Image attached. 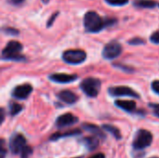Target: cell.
Listing matches in <instances>:
<instances>
[{
	"mask_svg": "<svg viewBox=\"0 0 159 158\" xmlns=\"http://www.w3.org/2000/svg\"><path fill=\"white\" fill-rule=\"evenodd\" d=\"M102 129L104 130H106L107 132L111 133L116 140H119L121 139V133H120V130L115 127V126H112V125H109V124H105V125H102Z\"/></svg>",
	"mask_w": 159,
	"mask_h": 158,
	"instance_id": "e0dca14e",
	"label": "cell"
},
{
	"mask_svg": "<svg viewBox=\"0 0 159 158\" xmlns=\"http://www.w3.org/2000/svg\"><path fill=\"white\" fill-rule=\"evenodd\" d=\"M21 158H29L31 155L33 154V149L30 146H26L22 151H21Z\"/></svg>",
	"mask_w": 159,
	"mask_h": 158,
	"instance_id": "44dd1931",
	"label": "cell"
},
{
	"mask_svg": "<svg viewBox=\"0 0 159 158\" xmlns=\"http://www.w3.org/2000/svg\"><path fill=\"white\" fill-rule=\"evenodd\" d=\"M87 59V54L81 49H69L63 52L62 60L69 64H80Z\"/></svg>",
	"mask_w": 159,
	"mask_h": 158,
	"instance_id": "5b68a950",
	"label": "cell"
},
{
	"mask_svg": "<svg viewBox=\"0 0 159 158\" xmlns=\"http://www.w3.org/2000/svg\"><path fill=\"white\" fill-rule=\"evenodd\" d=\"M76 158H82V157H80V156H79V157H76Z\"/></svg>",
	"mask_w": 159,
	"mask_h": 158,
	"instance_id": "d6a6232c",
	"label": "cell"
},
{
	"mask_svg": "<svg viewBox=\"0 0 159 158\" xmlns=\"http://www.w3.org/2000/svg\"><path fill=\"white\" fill-rule=\"evenodd\" d=\"M158 6H159V5H158Z\"/></svg>",
	"mask_w": 159,
	"mask_h": 158,
	"instance_id": "e575fe53",
	"label": "cell"
},
{
	"mask_svg": "<svg viewBox=\"0 0 159 158\" xmlns=\"http://www.w3.org/2000/svg\"><path fill=\"white\" fill-rule=\"evenodd\" d=\"M153 142V135L146 129H140L137 131L133 140L132 146L135 150H143L149 147Z\"/></svg>",
	"mask_w": 159,
	"mask_h": 158,
	"instance_id": "277c9868",
	"label": "cell"
},
{
	"mask_svg": "<svg viewBox=\"0 0 159 158\" xmlns=\"http://www.w3.org/2000/svg\"><path fill=\"white\" fill-rule=\"evenodd\" d=\"M152 158H158V157H152Z\"/></svg>",
	"mask_w": 159,
	"mask_h": 158,
	"instance_id": "836d02e7",
	"label": "cell"
},
{
	"mask_svg": "<svg viewBox=\"0 0 159 158\" xmlns=\"http://www.w3.org/2000/svg\"><path fill=\"white\" fill-rule=\"evenodd\" d=\"M129 45H134V46H138V45H143V44H145V41L142 38H139V37H135V38H132L130 39L129 42H128Z\"/></svg>",
	"mask_w": 159,
	"mask_h": 158,
	"instance_id": "7402d4cb",
	"label": "cell"
},
{
	"mask_svg": "<svg viewBox=\"0 0 159 158\" xmlns=\"http://www.w3.org/2000/svg\"><path fill=\"white\" fill-rule=\"evenodd\" d=\"M108 92L111 96L113 97H122V96H129V97H132V98H136L138 99L140 97V95L134 91L132 88H129V87H125V86H119V87H112L109 88Z\"/></svg>",
	"mask_w": 159,
	"mask_h": 158,
	"instance_id": "52a82bcc",
	"label": "cell"
},
{
	"mask_svg": "<svg viewBox=\"0 0 159 158\" xmlns=\"http://www.w3.org/2000/svg\"><path fill=\"white\" fill-rule=\"evenodd\" d=\"M151 105V107L154 109V113H155V115L159 117V104H150Z\"/></svg>",
	"mask_w": 159,
	"mask_h": 158,
	"instance_id": "83f0119b",
	"label": "cell"
},
{
	"mask_svg": "<svg viewBox=\"0 0 159 158\" xmlns=\"http://www.w3.org/2000/svg\"><path fill=\"white\" fill-rule=\"evenodd\" d=\"M105 2L112 6H124L129 2V0H105Z\"/></svg>",
	"mask_w": 159,
	"mask_h": 158,
	"instance_id": "ffe728a7",
	"label": "cell"
},
{
	"mask_svg": "<svg viewBox=\"0 0 159 158\" xmlns=\"http://www.w3.org/2000/svg\"><path fill=\"white\" fill-rule=\"evenodd\" d=\"M22 110V107L18 104V103H15V102H11L10 105H9V113L11 115H18L20 111Z\"/></svg>",
	"mask_w": 159,
	"mask_h": 158,
	"instance_id": "ac0fdd59",
	"label": "cell"
},
{
	"mask_svg": "<svg viewBox=\"0 0 159 158\" xmlns=\"http://www.w3.org/2000/svg\"><path fill=\"white\" fill-rule=\"evenodd\" d=\"M81 133L80 129H74V130H70L64 133H54L51 137H50V141H57L61 138H65V137H71V136H75V135H79Z\"/></svg>",
	"mask_w": 159,
	"mask_h": 158,
	"instance_id": "2e32d148",
	"label": "cell"
},
{
	"mask_svg": "<svg viewBox=\"0 0 159 158\" xmlns=\"http://www.w3.org/2000/svg\"><path fill=\"white\" fill-rule=\"evenodd\" d=\"M82 142L89 151H93L99 146V140L95 136L85 137L82 139Z\"/></svg>",
	"mask_w": 159,
	"mask_h": 158,
	"instance_id": "9a60e30c",
	"label": "cell"
},
{
	"mask_svg": "<svg viewBox=\"0 0 159 158\" xmlns=\"http://www.w3.org/2000/svg\"><path fill=\"white\" fill-rule=\"evenodd\" d=\"M33 91V87L30 84H23L17 86L12 90V97L18 100H25Z\"/></svg>",
	"mask_w": 159,
	"mask_h": 158,
	"instance_id": "9c48e42d",
	"label": "cell"
},
{
	"mask_svg": "<svg viewBox=\"0 0 159 158\" xmlns=\"http://www.w3.org/2000/svg\"><path fill=\"white\" fill-rule=\"evenodd\" d=\"M151 87H152V89H153L157 94H158L159 95V80H155V81H153Z\"/></svg>",
	"mask_w": 159,
	"mask_h": 158,
	"instance_id": "484cf974",
	"label": "cell"
},
{
	"mask_svg": "<svg viewBox=\"0 0 159 158\" xmlns=\"http://www.w3.org/2000/svg\"><path fill=\"white\" fill-rule=\"evenodd\" d=\"M49 79L55 83L66 84L73 82L77 79L76 74H53L49 75Z\"/></svg>",
	"mask_w": 159,
	"mask_h": 158,
	"instance_id": "8fae6325",
	"label": "cell"
},
{
	"mask_svg": "<svg viewBox=\"0 0 159 158\" xmlns=\"http://www.w3.org/2000/svg\"><path fill=\"white\" fill-rule=\"evenodd\" d=\"M82 128H83L85 130H87V131L90 132L91 134H93L95 137H99V138H101V139H104V138H105V135H104V133L102 132V129L99 128V127L96 126V125L89 124V123H84V124L82 125Z\"/></svg>",
	"mask_w": 159,
	"mask_h": 158,
	"instance_id": "5bb4252c",
	"label": "cell"
},
{
	"mask_svg": "<svg viewBox=\"0 0 159 158\" xmlns=\"http://www.w3.org/2000/svg\"><path fill=\"white\" fill-rule=\"evenodd\" d=\"M84 26L89 33H98L102 31L106 25L101 16L95 11H88L84 17Z\"/></svg>",
	"mask_w": 159,
	"mask_h": 158,
	"instance_id": "6da1fadb",
	"label": "cell"
},
{
	"mask_svg": "<svg viewBox=\"0 0 159 158\" xmlns=\"http://www.w3.org/2000/svg\"><path fill=\"white\" fill-rule=\"evenodd\" d=\"M78 118L76 116H75L73 114L71 113H67V114H64L61 116H59L56 120V126L58 128H65V127H69V126H72L74 124H75L77 122Z\"/></svg>",
	"mask_w": 159,
	"mask_h": 158,
	"instance_id": "30bf717a",
	"label": "cell"
},
{
	"mask_svg": "<svg viewBox=\"0 0 159 158\" xmlns=\"http://www.w3.org/2000/svg\"><path fill=\"white\" fill-rule=\"evenodd\" d=\"M122 52V46L116 41H111L105 45L102 50V57L106 60L117 58Z\"/></svg>",
	"mask_w": 159,
	"mask_h": 158,
	"instance_id": "8992f818",
	"label": "cell"
},
{
	"mask_svg": "<svg viewBox=\"0 0 159 158\" xmlns=\"http://www.w3.org/2000/svg\"><path fill=\"white\" fill-rule=\"evenodd\" d=\"M89 158H105V156L103 154H102V153H99V154H96V155L92 156L91 157Z\"/></svg>",
	"mask_w": 159,
	"mask_h": 158,
	"instance_id": "f546056e",
	"label": "cell"
},
{
	"mask_svg": "<svg viewBox=\"0 0 159 158\" xmlns=\"http://www.w3.org/2000/svg\"><path fill=\"white\" fill-rule=\"evenodd\" d=\"M137 7H154L157 6V3L155 1H151V0H146V1H140V2H136L134 4Z\"/></svg>",
	"mask_w": 159,
	"mask_h": 158,
	"instance_id": "d6986e66",
	"label": "cell"
},
{
	"mask_svg": "<svg viewBox=\"0 0 159 158\" xmlns=\"http://www.w3.org/2000/svg\"><path fill=\"white\" fill-rule=\"evenodd\" d=\"M150 40L154 44H159V31H157V32L152 34V35L150 37Z\"/></svg>",
	"mask_w": 159,
	"mask_h": 158,
	"instance_id": "cb8c5ba5",
	"label": "cell"
},
{
	"mask_svg": "<svg viewBox=\"0 0 159 158\" xmlns=\"http://www.w3.org/2000/svg\"><path fill=\"white\" fill-rule=\"evenodd\" d=\"M4 145H5V141L2 139L1 140V147H0V157L1 158H5L6 154H7V150Z\"/></svg>",
	"mask_w": 159,
	"mask_h": 158,
	"instance_id": "d4e9b609",
	"label": "cell"
},
{
	"mask_svg": "<svg viewBox=\"0 0 159 158\" xmlns=\"http://www.w3.org/2000/svg\"><path fill=\"white\" fill-rule=\"evenodd\" d=\"M59 15V12L57 11V12H55L50 18H49V20H48V23H47V26L48 27H50L52 24H53V22H54V20H55V19H56V17Z\"/></svg>",
	"mask_w": 159,
	"mask_h": 158,
	"instance_id": "4316f807",
	"label": "cell"
},
{
	"mask_svg": "<svg viewBox=\"0 0 159 158\" xmlns=\"http://www.w3.org/2000/svg\"><path fill=\"white\" fill-rule=\"evenodd\" d=\"M26 139L21 134L13 135L9 141V150L13 154L21 153V151L26 147Z\"/></svg>",
	"mask_w": 159,
	"mask_h": 158,
	"instance_id": "ba28073f",
	"label": "cell"
},
{
	"mask_svg": "<svg viewBox=\"0 0 159 158\" xmlns=\"http://www.w3.org/2000/svg\"><path fill=\"white\" fill-rule=\"evenodd\" d=\"M48 1H49V0H42V2H43V3H45V4L48 3Z\"/></svg>",
	"mask_w": 159,
	"mask_h": 158,
	"instance_id": "1f68e13d",
	"label": "cell"
},
{
	"mask_svg": "<svg viewBox=\"0 0 159 158\" xmlns=\"http://www.w3.org/2000/svg\"><path fill=\"white\" fill-rule=\"evenodd\" d=\"M22 50V45L18 41H9L2 51V59L6 61H21L25 58L20 55Z\"/></svg>",
	"mask_w": 159,
	"mask_h": 158,
	"instance_id": "7a4b0ae2",
	"label": "cell"
},
{
	"mask_svg": "<svg viewBox=\"0 0 159 158\" xmlns=\"http://www.w3.org/2000/svg\"><path fill=\"white\" fill-rule=\"evenodd\" d=\"M3 32L6 33L7 34H10V35H18L19 34V31L17 29L11 28V27H7L3 29Z\"/></svg>",
	"mask_w": 159,
	"mask_h": 158,
	"instance_id": "603a6c76",
	"label": "cell"
},
{
	"mask_svg": "<svg viewBox=\"0 0 159 158\" xmlns=\"http://www.w3.org/2000/svg\"><path fill=\"white\" fill-rule=\"evenodd\" d=\"M58 97L61 101H62L64 103L67 104H74L77 102V96L71 90H67V89L61 90L58 94Z\"/></svg>",
	"mask_w": 159,
	"mask_h": 158,
	"instance_id": "7c38bea8",
	"label": "cell"
},
{
	"mask_svg": "<svg viewBox=\"0 0 159 158\" xmlns=\"http://www.w3.org/2000/svg\"><path fill=\"white\" fill-rule=\"evenodd\" d=\"M101 86H102L101 80L94 77L85 78L80 84V88L82 91L90 98H95L99 95L101 90Z\"/></svg>",
	"mask_w": 159,
	"mask_h": 158,
	"instance_id": "3957f363",
	"label": "cell"
},
{
	"mask_svg": "<svg viewBox=\"0 0 159 158\" xmlns=\"http://www.w3.org/2000/svg\"><path fill=\"white\" fill-rule=\"evenodd\" d=\"M7 1H8L10 4L14 5V6H18V5H20V4L23 3L24 0H7Z\"/></svg>",
	"mask_w": 159,
	"mask_h": 158,
	"instance_id": "f1b7e54d",
	"label": "cell"
},
{
	"mask_svg": "<svg viewBox=\"0 0 159 158\" xmlns=\"http://www.w3.org/2000/svg\"><path fill=\"white\" fill-rule=\"evenodd\" d=\"M115 104L116 107L122 109L125 112H129L131 113L135 110L136 108V103L134 101H122V100H118L115 102Z\"/></svg>",
	"mask_w": 159,
	"mask_h": 158,
	"instance_id": "4fadbf2b",
	"label": "cell"
},
{
	"mask_svg": "<svg viewBox=\"0 0 159 158\" xmlns=\"http://www.w3.org/2000/svg\"><path fill=\"white\" fill-rule=\"evenodd\" d=\"M1 118H0V120H1V122L3 123V121H4V118H5V111H4V109L3 108H1Z\"/></svg>",
	"mask_w": 159,
	"mask_h": 158,
	"instance_id": "4dcf8cb0",
	"label": "cell"
}]
</instances>
